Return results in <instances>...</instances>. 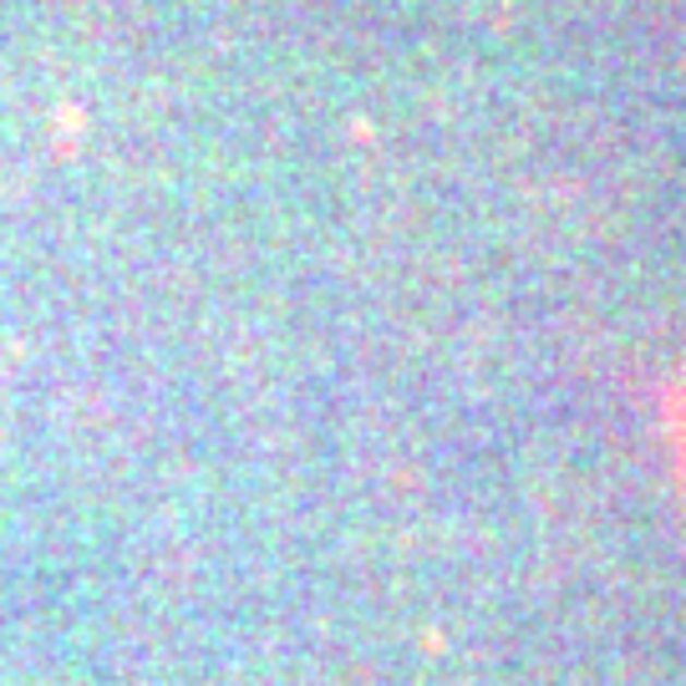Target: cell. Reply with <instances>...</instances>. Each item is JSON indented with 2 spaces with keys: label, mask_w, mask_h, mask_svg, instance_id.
Instances as JSON below:
<instances>
[{
  "label": "cell",
  "mask_w": 686,
  "mask_h": 686,
  "mask_svg": "<svg viewBox=\"0 0 686 686\" xmlns=\"http://www.w3.org/2000/svg\"><path fill=\"white\" fill-rule=\"evenodd\" d=\"M666 453H672V473H676V489L686 498V361L676 366L672 387H666Z\"/></svg>",
  "instance_id": "6da1fadb"
}]
</instances>
